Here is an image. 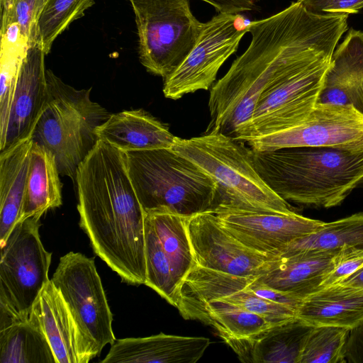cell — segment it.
<instances>
[{
    "label": "cell",
    "mask_w": 363,
    "mask_h": 363,
    "mask_svg": "<svg viewBox=\"0 0 363 363\" xmlns=\"http://www.w3.org/2000/svg\"><path fill=\"white\" fill-rule=\"evenodd\" d=\"M249 150L252 164L266 184L285 201L298 206L335 207L353 190L363 186V150L330 147Z\"/></svg>",
    "instance_id": "obj_2"
},
{
    "label": "cell",
    "mask_w": 363,
    "mask_h": 363,
    "mask_svg": "<svg viewBox=\"0 0 363 363\" xmlns=\"http://www.w3.org/2000/svg\"><path fill=\"white\" fill-rule=\"evenodd\" d=\"M244 143L221 133H210L189 139L176 137L172 149L197 165L216 183L211 213H296L258 174Z\"/></svg>",
    "instance_id": "obj_3"
},
{
    "label": "cell",
    "mask_w": 363,
    "mask_h": 363,
    "mask_svg": "<svg viewBox=\"0 0 363 363\" xmlns=\"http://www.w3.org/2000/svg\"><path fill=\"white\" fill-rule=\"evenodd\" d=\"M55 157L32 141L29 168L18 222L30 217L40 218L48 210L62 205V185Z\"/></svg>",
    "instance_id": "obj_24"
},
{
    "label": "cell",
    "mask_w": 363,
    "mask_h": 363,
    "mask_svg": "<svg viewBox=\"0 0 363 363\" xmlns=\"http://www.w3.org/2000/svg\"><path fill=\"white\" fill-rule=\"evenodd\" d=\"M150 220L169 259L177 287L196 264L189 238V217L172 213H145Z\"/></svg>",
    "instance_id": "obj_28"
},
{
    "label": "cell",
    "mask_w": 363,
    "mask_h": 363,
    "mask_svg": "<svg viewBox=\"0 0 363 363\" xmlns=\"http://www.w3.org/2000/svg\"><path fill=\"white\" fill-rule=\"evenodd\" d=\"M210 344L204 337L160 333L116 340L101 363H196Z\"/></svg>",
    "instance_id": "obj_19"
},
{
    "label": "cell",
    "mask_w": 363,
    "mask_h": 363,
    "mask_svg": "<svg viewBox=\"0 0 363 363\" xmlns=\"http://www.w3.org/2000/svg\"><path fill=\"white\" fill-rule=\"evenodd\" d=\"M128 175L145 213L186 217L212 211L216 183L172 148L125 152Z\"/></svg>",
    "instance_id": "obj_4"
},
{
    "label": "cell",
    "mask_w": 363,
    "mask_h": 363,
    "mask_svg": "<svg viewBox=\"0 0 363 363\" xmlns=\"http://www.w3.org/2000/svg\"><path fill=\"white\" fill-rule=\"evenodd\" d=\"M138 35V55L147 72L164 79L184 62L203 29L189 0H128Z\"/></svg>",
    "instance_id": "obj_7"
},
{
    "label": "cell",
    "mask_w": 363,
    "mask_h": 363,
    "mask_svg": "<svg viewBox=\"0 0 363 363\" xmlns=\"http://www.w3.org/2000/svg\"><path fill=\"white\" fill-rule=\"evenodd\" d=\"M246 143L257 151L299 147L362 150L363 113L352 106L317 103L298 125L250 138Z\"/></svg>",
    "instance_id": "obj_11"
},
{
    "label": "cell",
    "mask_w": 363,
    "mask_h": 363,
    "mask_svg": "<svg viewBox=\"0 0 363 363\" xmlns=\"http://www.w3.org/2000/svg\"><path fill=\"white\" fill-rule=\"evenodd\" d=\"M186 228L198 266L240 277H255L269 261L268 257L235 238L213 213L189 217Z\"/></svg>",
    "instance_id": "obj_13"
},
{
    "label": "cell",
    "mask_w": 363,
    "mask_h": 363,
    "mask_svg": "<svg viewBox=\"0 0 363 363\" xmlns=\"http://www.w3.org/2000/svg\"><path fill=\"white\" fill-rule=\"evenodd\" d=\"M46 77V101L30 138L53 154L60 175L75 181L78 166L99 140L96 128L111 114L91 100V89L77 90L50 69Z\"/></svg>",
    "instance_id": "obj_5"
},
{
    "label": "cell",
    "mask_w": 363,
    "mask_h": 363,
    "mask_svg": "<svg viewBox=\"0 0 363 363\" xmlns=\"http://www.w3.org/2000/svg\"><path fill=\"white\" fill-rule=\"evenodd\" d=\"M345 250L301 253L269 260L255 280L303 299L320 288Z\"/></svg>",
    "instance_id": "obj_18"
},
{
    "label": "cell",
    "mask_w": 363,
    "mask_h": 363,
    "mask_svg": "<svg viewBox=\"0 0 363 363\" xmlns=\"http://www.w3.org/2000/svg\"><path fill=\"white\" fill-rule=\"evenodd\" d=\"M242 16L218 13L203 23L193 50L168 77L164 79L166 98L179 99L187 94L207 90L213 85L218 70L238 48L250 24Z\"/></svg>",
    "instance_id": "obj_10"
},
{
    "label": "cell",
    "mask_w": 363,
    "mask_h": 363,
    "mask_svg": "<svg viewBox=\"0 0 363 363\" xmlns=\"http://www.w3.org/2000/svg\"><path fill=\"white\" fill-rule=\"evenodd\" d=\"M347 19L346 14L310 11L296 1L276 14L252 21L247 48L211 86L205 133H221L240 141L267 86L302 53L342 36Z\"/></svg>",
    "instance_id": "obj_1"
},
{
    "label": "cell",
    "mask_w": 363,
    "mask_h": 363,
    "mask_svg": "<svg viewBox=\"0 0 363 363\" xmlns=\"http://www.w3.org/2000/svg\"><path fill=\"white\" fill-rule=\"evenodd\" d=\"M313 325L298 317L246 337L223 336L222 340L242 362L299 363Z\"/></svg>",
    "instance_id": "obj_17"
},
{
    "label": "cell",
    "mask_w": 363,
    "mask_h": 363,
    "mask_svg": "<svg viewBox=\"0 0 363 363\" xmlns=\"http://www.w3.org/2000/svg\"><path fill=\"white\" fill-rule=\"evenodd\" d=\"M340 38L313 47L295 59L262 93L240 142L302 123L318 101Z\"/></svg>",
    "instance_id": "obj_6"
},
{
    "label": "cell",
    "mask_w": 363,
    "mask_h": 363,
    "mask_svg": "<svg viewBox=\"0 0 363 363\" xmlns=\"http://www.w3.org/2000/svg\"><path fill=\"white\" fill-rule=\"evenodd\" d=\"M0 363H57L40 328L29 318L0 328Z\"/></svg>",
    "instance_id": "obj_27"
},
{
    "label": "cell",
    "mask_w": 363,
    "mask_h": 363,
    "mask_svg": "<svg viewBox=\"0 0 363 363\" xmlns=\"http://www.w3.org/2000/svg\"><path fill=\"white\" fill-rule=\"evenodd\" d=\"M45 55L39 45L28 46L11 100L6 133L0 141L1 152L31 136L47 99Z\"/></svg>",
    "instance_id": "obj_16"
},
{
    "label": "cell",
    "mask_w": 363,
    "mask_h": 363,
    "mask_svg": "<svg viewBox=\"0 0 363 363\" xmlns=\"http://www.w3.org/2000/svg\"><path fill=\"white\" fill-rule=\"evenodd\" d=\"M29 320L45 334L57 363H87L97 356L51 279L34 303Z\"/></svg>",
    "instance_id": "obj_15"
},
{
    "label": "cell",
    "mask_w": 363,
    "mask_h": 363,
    "mask_svg": "<svg viewBox=\"0 0 363 363\" xmlns=\"http://www.w3.org/2000/svg\"><path fill=\"white\" fill-rule=\"evenodd\" d=\"M247 288L255 294L261 298L274 303L285 305L294 309L296 311L303 301L301 298L256 281L255 279L250 283Z\"/></svg>",
    "instance_id": "obj_35"
},
{
    "label": "cell",
    "mask_w": 363,
    "mask_h": 363,
    "mask_svg": "<svg viewBox=\"0 0 363 363\" xmlns=\"http://www.w3.org/2000/svg\"><path fill=\"white\" fill-rule=\"evenodd\" d=\"M181 315L184 319L213 327L220 337H250L272 325L260 315L221 298L211 300Z\"/></svg>",
    "instance_id": "obj_26"
},
{
    "label": "cell",
    "mask_w": 363,
    "mask_h": 363,
    "mask_svg": "<svg viewBox=\"0 0 363 363\" xmlns=\"http://www.w3.org/2000/svg\"><path fill=\"white\" fill-rule=\"evenodd\" d=\"M216 215L239 241L269 259L291 242L317 231L325 223L296 213L233 211Z\"/></svg>",
    "instance_id": "obj_14"
},
{
    "label": "cell",
    "mask_w": 363,
    "mask_h": 363,
    "mask_svg": "<svg viewBox=\"0 0 363 363\" xmlns=\"http://www.w3.org/2000/svg\"><path fill=\"white\" fill-rule=\"evenodd\" d=\"M94 4L95 0H48L38 18L30 45H39L47 55L55 40Z\"/></svg>",
    "instance_id": "obj_30"
},
{
    "label": "cell",
    "mask_w": 363,
    "mask_h": 363,
    "mask_svg": "<svg viewBox=\"0 0 363 363\" xmlns=\"http://www.w3.org/2000/svg\"><path fill=\"white\" fill-rule=\"evenodd\" d=\"M223 13L238 14L255 9L261 0H201Z\"/></svg>",
    "instance_id": "obj_38"
},
{
    "label": "cell",
    "mask_w": 363,
    "mask_h": 363,
    "mask_svg": "<svg viewBox=\"0 0 363 363\" xmlns=\"http://www.w3.org/2000/svg\"><path fill=\"white\" fill-rule=\"evenodd\" d=\"M336 284L354 286L363 289V266L354 273Z\"/></svg>",
    "instance_id": "obj_39"
},
{
    "label": "cell",
    "mask_w": 363,
    "mask_h": 363,
    "mask_svg": "<svg viewBox=\"0 0 363 363\" xmlns=\"http://www.w3.org/2000/svg\"><path fill=\"white\" fill-rule=\"evenodd\" d=\"M51 281L96 355L116 341L113 315L94 257L69 252L60 259Z\"/></svg>",
    "instance_id": "obj_9"
},
{
    "label": "cell",
    "mask_w": 363,
    "mask_h": 363,
    "mask_svg": "<svg viewBox=\"0 0 363 363\" xmlns=\"http://www.w3.org/2000/svg\"><path fill=\"white\" fill-rule=\"evenodd\" d=\"M145 253L146 281L145 285L155 291L174 306L178 300V287L173 277L169 259L155 230L145 214Z\"/></svg>",
    "instance_id": "obj_31"
},
{
    "label": "cell",
    "mask_w": 363,
    "mask_h": 363,
    "mask_svg": "<svg viewBox=\"0 0 363 363\" xmlns=\"http://www.w3.org/2000/svg\"><path fill=\"white\" fill-rule=\"evenodd\" d=\"M31 145L29 138L0 154V247L20 219Z\"/></svg>",
    "instance_id": "obj_23"
},
{
    "label": "cell",
    "mask_w": 363,
    "mask_h": 363,
    "mask_svg": "<svg viewBox=\"0 0 363 363\" xmlns=\"http://www.w3.org/2000/svg\"><path fill=\"white\" fill-rule=\"evenodd\" d=\"M48 0H0L1 27L18 26L21 36L33 43L38 18Z\"/></svg>",
    "instance_id": "obj_33"
},
{
    "label": "cell",
    "mask_w": 363,
    "mask_h": 363,
    "mask_svg": "<svg viewBox=\"0 0 363 363\" xmlns=\"http://www.w3.org/2000/svg\"><path fill=\"white\" fill-rule=\"evenodd\" d=\"M343 250H363V212L323 225L317 231L296 239L272 256L269 260L301 253Z\"/></svg>",
    "instance_id": "obj_25"
},
{
    "label": "cell",
    "mask_w": 363,
    "mask_h": 363,
    "mask_svg": "<svg viewBox=\"0 0 363 363\" xmlns=\"http://www.w3.org/2000/svg\"><path fill=\"white\" fill-rule=\"evenodd\" d=\"M349 331V328L343 327L314 326L299 363H346L344 350Z\"/></svg>",
    "instance_id": "obj_32"
},
{
    "label": "cell",
    "mask_w": 363,
    "mask_h": 363,
    "mask_svg": "<svg viewBox=\"0 0 363 363\" xmlns=\"http://www.w3.org/2000/svg\"><path fill=\"white\" fill-rule=\"evenodd\" d=\"M363 8V0H323L311 11L320 13H356Z\"/></svg>",
    "instance_id": "obj_37"
},
{
    "label": "cell",
    "mask_w": 363,
    "mask_h": 363,
    "mask_svg": "<svg viewBox=\"0 0 363 363\" xmlns=\"http://www.w3.org/2000/svg\"><path fill=\"white\" fill-rule=\"evenodd\" d=\"M362 266L363 250H345L342 254L334 269L325 279L320 289L337 283L354 273Z\"/></svg>",
    "instance_id": "obj_34"
},
{
    "label": "cell",
    "mask_w": 363,
    "mask_h": 363,
    "mask_svg": "<svg viewBox=\"0 0 363 363\" xmlns=\"http://www.w3.org/2000/svg\"><path fill=\"white\" fill-rule=\"evenodd\" d=\"M255 277L233 275L196 264L179 284L176 308L182 314L211 300L221 298L260 315L272 325L296 316L294 309L252 292L247 286Z\"/></svg>",
    "instance_id": "obj_12"
},
{
    "label": "cell",
    "mask_w": 363,
    "mask_h": 363,
    "mask_svg": "<svg viewBox=\"0 0 363 363\" xmlns=\"http://www.w3.org/2000/svg\"><path fill=\"white\" fill-rule=\"evenodd\" d=\"M95 134L123 152L172 148L176 138L166 124L143 109L111 114Z\"/></svg>",
    "instance_id": "obj_21"
},
{
    "label": "cell",
    "mask_w": 363,
    "mask_h": 363,
    "mask_svg": "<svg viewBox=\"0 0 363 363\" xmlns=\"http://www.w3.org/2000/svg\"><path fill=\"white\" fill-rule=\"evenodd\" d=\"M318 103L352 106L363 113V31L350 29L337 45Z\"/></svg>",
    "instance_id": "obj_20"
},
{
    "label": "cell",
    "mask_w": 363,
    "mask_h": 363,
    "mask_svg": "<svg viewBox=\"0 0 363 363\" xmlns=\"http://www.w3.org/2000/svg\"><path fill=\"white\" fill-rule=\"evenodd\" d=\"M299 1L306 9L311 11L313 9L323 0H297Z\"/></svg>",
    "instance_id": "obj_40"
},
{
    "label": "cell",
    "mask_w": 363,
    "mask_h": 363,
    "mask_svg": "<svg viewBox=\"0 0 363 363\" xmlns=\"http://www.w3.org/2000/svg\"><path fill=\"white\" fill-rule=\"evenodd\" d=\"M344 354L347 362L363 363V320L350 329Z\"/></svg>",
    "instance_id": "obj_36"
},
{
    "label": "cell",
    "mask_w": 363,
    "mask_h": 363,
    "mask_svg": "<svg viewBox=\"0 0 363 363\" xmlns=\"http://www.w3.org/2000/svg\"><path fill=\"white\" fill-rule=\"evenodd\" d=\"M296 317L313 325L352 328L363 320V289L334 284L304 298Z\"/></svg>",
    "instance_id": "obj_22"
},
{
    "label": "cell",
    "mask_w": 363,
    "mask_h": 363,
    "mask_svg": "<svg viewBox=\"0 0 363 363\" xmlns=\"http://www.w3.org/2000/svg\"><path fill=\"white\" fill-rule=\"evenodd\" d=\"M40 219L30 217L18 222L0 247V328L28 320L50 280L52 253L41 242Z\"/></svg>",
    "instance_id": "obj_8"
},
{
    "label": "cell",
    "mask_w": 363,
    "mask_h": 363,
    "mask_svg": "<svg viewBox=\"0 0 363 363\" xmlns=\"http://www.w3.org/2000/svg\"><path fill=\"white\" fill-rule=\"evenodd\" d=\"M0 141L5 135L9 109L28 43L17 26L1 27Z\"/></svg>",
    "instance_id": "obj_29"
}]
</instances>
